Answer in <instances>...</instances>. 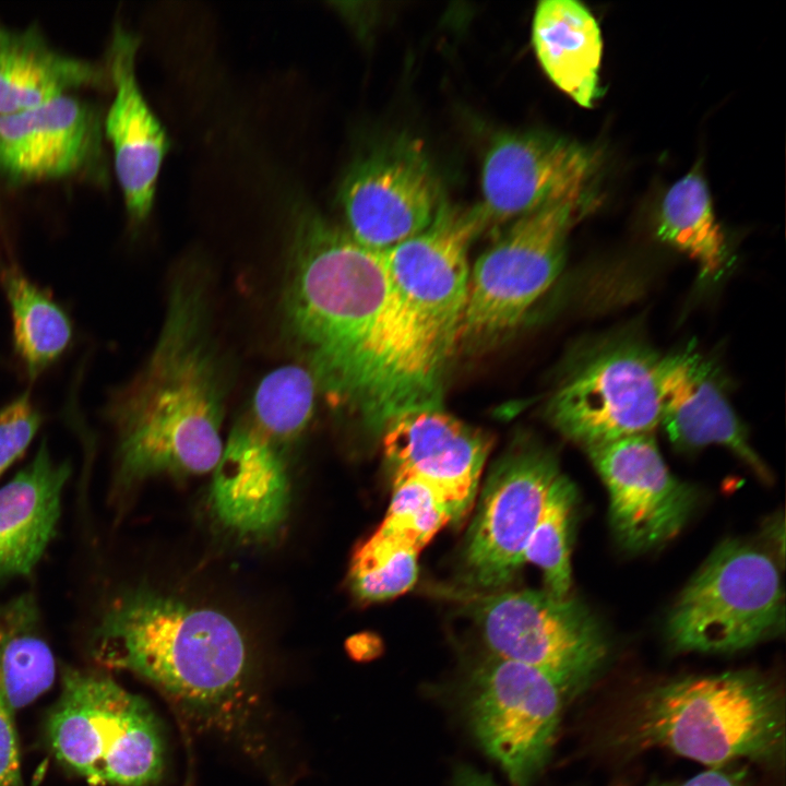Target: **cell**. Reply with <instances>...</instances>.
Returning <instances> with one entry per match:
<instances>
[{"mask_svg": "<svg viewBox=\"0 0 786 786\" xmlns=\"http://www.w3.org/2000/svg\"><path fill=\"white\" fill-rule=\"evenodd\" d=\"M475 603V621L490 654L547 672L571 699L600 672L608 642L579 600L522 590L490 593Z\"/></svg>", "mask_w": 786, "mask_h": 786, "instance_id": "obj_10", "label": "cell"}, {"mask_svg": "<svg viewBox=\"0 0 786 786\" xmlns=\"http://www.w3.org/2000/svg\"><path fill=\"white\" fill-rule=\"evenodd\" d=\"M138 38L117 25L108 51L115 98L105 120L116 175L130 219L141 224L151 212L156 182L168 148L164 128L139 87L134 60Z\"/></svg>", "mask_w": 786, "mask_h": 786, "instance_id": "obj_18", "label": "cell"}, {"mask_svg": "<svg viewBox=\"0 0 786 786\" xmlns=\"http://www.w3.org/2000/svg\"><path fill=\"white\" fill-rule=\"evenodd\" d=\"M592 202L585 189L520 216L476 260L457 348H486L522 324L561 273L568 236Z\"/></svg>", "mask_w": 786, "mask_h": 786, "instance_id": "obj_6", "label": "cell"}, {"mask_svg": "<svg viewBox=\"0 0 786 786\" xmlns=\"http://www.w3.org/2000/svg\"><path fill=\"white\" fill-rule=\"evenodd\" d=\"M570 699L547 672L492 654L463 691L473 737L512 786H532L546 767Z\"/></svg>", "mask_w": 786, "mask_h": 786, "instance_id": "obj_9", "label": "cell"}, {"mask_svg": "<svg viewBox=\"0 0 786 786\" xmlns=\"http://www.w3.org/2000/svg\"><path fill=\"white\" fill-rule=\"evenodd\" d=\"M41 424V412L29 390L0 408V476L24 454Z\"/></svg>", "mask_w": 786, "mask_h": 786, "instance_id": "obj_29", "label": "cell"}, {"mask_svg": "<svg viewBox=\"0 0 786 786\" xmlns=\"http://www.w3.org/2000/svg\"><path fill=\"white\" fill-rule=\"evenodd\" d=\"M56 758L98 786H152L165 747L148 704L100 672L67 668L46 726Z\"/></svg>", "mask_w": 786, "mask_h": 786, "instance_id": "obj_5", "label": "cell"}, {"mask_svg": "<svg viewBox=\"0 0 786 786\" xmlns=\"http://www.w3.org/2000/svg\"><path fill=\"white\" fill-rule=\"evenodd\" d=\"M533 45L550 80L582 107H592L603 41L587 8L573 0L540 1L533 20Z\"/></svg>", "mask_w": 786, "mask_h": 786, "instance_id": "obj_23", "label": "cell"}, {"mask_svg": "<svg viewBox=\"0 0 786 786\" xmlns=\"http://www.w3.org/2000/svg\"><path fill=\"white\" fill-rule=\"evenodd\" d=\"M659 358L636 341L600 346L551 393L547 419L585 450L653 433L660 422Z\"/></svg>", "mask_w": 786, "mask_h": 786, "instance_id": "obj_11", "label": "cell"}, {"mask_svg": "<svg viewBox=\"0 0 786 786\" xmlns=\"http://www.w3.org/2000/svg\"><path fill=\"white\" fill-rule=\"evenodd\" d=\"M283 324L319 392L371 431L398 414L441 405L425 376L384 250L314 213L294 226L281 298Z\"/></svg>", "mask_w": 786, "mask_h": 786, "instance_id": "obj_1", "label": "cell"}, {"mask_svg": "<svg viewBox=\"0 0 786 786\" xmlns=\"http://www.w3.org/2000/svg\"><path fill=\"white\" fill-rule=\"evenodd\" d=\"M631 741L657 747L712 767L736 760L782 759V692L751 670L689 676L646 691L632 713Z\"/></svg>", "mask_w": 786, "mask_h": 786, "instance_id": "obj_4", "label": "cell"}, {"mask_svg": "<svg viewBox=\"0 0 786 786\" xmlns=\"http://www.w3.org/2000/svg\"><path fill=\"white\" fill-rule=\"evenodd\" d=\"M559 475L555 457L529 442L514 445L498 462L463 550V577L472 588L495 593L515 576Z\"/></svg>", "mask_w": 786, "mask_h": 786, "instance_id": "obj_12", "label": "cell"}, {"mask_svg": "<svg viewBox=\"0 0 786 786\" xmlns=\"http://www.w3.org/2000/svg\"><path fill=\"white\" fill-rule=\"evenodd\" d=\"M658 393L659 425L676 446H726L761 478H770L716 373L700 354L687 348L659 358Z\"/></svg>", "mask_w": 786, "mask_h": 786, "instance_id": "obj_20", "label": "cell"}, {"mask_svg": "<svg viewBox=\"0 0 786 786\" xmlns=\"http://www.w3.org/2000/svg\"><path fill=\"white\" fill-rule=\"evenodd\" d=\"M4 618V606L0 603V638ZM13 712L0 691V786H22L20 757Z\"/></svg>", "mask_w": 786, "mask_h": 786, "instance_id": "obj_30", "label": "cell"}, {"mask_svg": "<svg viewBox=\"0 0 786 786\" xmlns=\"http://www.w3.org/2000/svg\"><path fill=\"white\" fill-rule=\"evenodd\" d=\"M485 229L480 204L462 207L444 201L427 228L384 250L422 371L441 392L467 301L468 248Z\"/></svg>", "mask_w": 786, "mask_h": 786, "instance_id": "obj_7", "label": "cell"}, {"mask_svg": "<svg viewBox=\"0 0 786 786\" xmlns=\"http://www.w3.org/2000/svg\"><path fill=\"white\" fill-rule=\"evenodd\" d=\"M421 548L380 527L355 550L349 569L355 594L367 602L393 598L409 591L418 575Z\"/></svg>", "mask_w": 786, "mask_h": 786, "instance_id": "obj_26", "label": "cell"}, {"mask_svg": "<svg viewBox=\"0 0 786 786\" xmlns=\"http://www.w3.org/2000/svg\"><path fill=\"white\" fill-rule=\"evenodd\" d=\"M91 648L99 664L138 675L203 729L235 735L255 710L247 641L218 610L126 590L106 606Z\"/></svg>", "mask_w": 786, "mask_h": 786, "instance_id": "obj_3", "label": "cell"}, {"mask_svg": "<svg viewBox=\"0 0 786 786\" xmlns=\"http://www.w3.org/2000/svg\"><path fill=\"white\" fill-rule=\"evenodd\" d=\"M454 512L440 492L417 479L393 483V495L380 528L424 548Z\"/></svg>", "mask_w": 786, "mask_h": 786, "instance_id": "obj_28", "label": "cell"}, {"mask_svg": "<svg viewBox=\"0 0 786 786\" xmlns=\"http://www.w3.org/2000/svg\"><path fill=\"white\" fill-rule=\"evenodd\" d=\"M657 235L696 262L703 275L716 276L723 271L727 260L725 238L701 174H687L667 191Z\"/></svg>", "mask_w": 786, "mask_h": 786, "instance_id": "obj_25", "label": "cell"}, {"mask_svg": "<svg viewBox=\"0 0 786 786\" xmlns=\"http://www.w3.org/2000/svg\"><path fill=\"white\" fill-rule=\"evenodd\" d=\"M575 501V487L559 475L523 555L524 563L532 562L543 571L546 591L557 597H567L571 587L570 535Z\"/></svg>", "mask_w": 786, "mask_h": 786, "instance_id": "obj_27", "label": "cell"}, {"mask_svg": "<svg viewBox=\"0 0 786 786\" xmlns=\"http://www.w3.org/2000/svg\"><path fill=\"white\" fill-rule=\"evenodd\" d=\"M210 314L204 272L193 266L177 272L154 347L103 408L116 438L117 489L216 466L229 383Z\"/></svg>", "mask_w": 786, "mask_h": 786, "instance_id": "obj_2", "label": "cell"}, {"mask_svg": "<svg viewBox=\"0 0 786 786\" xmlns=\"http://www.w3.org/2000/svg\"><path fill=\"white\" fill-rule=\"evenodd\" d=\"M393 483L421 480L451 505L460 521L475 497L491 437L445 413L441 405L405 410L382 430Z\"/></svg>", "mask_w": 786, "mask_h": 786, "instance_id": "obj_16", "label": "cell"}, {"mask_svg": "<svg viewBox=\"0 0 786 786\" xmlns=\"http://www.w3.org/2000/svg\"><path fill=\"white\" fill-rule=\"evenodd\" d=\"M290 444L243 412L212 471L209 491L211 512L225 531L261 540L281 529L290 505L285 460Z\"/></svg>", "mask_w": 786, "mask_h": 786, "instance_id": "obj_15", "label": "cell"}, {"mask_svg": "<svg viewBox=\"0 0 786 786\" xmlns=\"http://www.w3.org/2000/svg\"><path fill=\"white\" fill-rule=\"evenodd\" d=\"M609 495L614 535L629 551H644L676 536L698 495L666 466L653 433L586 450Z\"/></svg>", "mask_w": 786, "mask_h": 786, "instance_id": "obj_14", "label": "cell"}, {"mask_svg": "<svg viewBox=\"0 0 786 786\" xmlns=\"http://www.w3.org/2000/svg\"><path fill=\"white\" fill-rule=\"evenodd\" d=\"M108 76L87 60L52 48L34 26L0 24V116L25 110Z\"/></svg>", "mask_w": 786, "mask_h": 786, "instance_id": "obj_22", "label": "cell"}, {"mask_svg": "<svg viewBox=\"0 0 786 786\" xmlns=\"http://www.w3.org/2000/svg\"><path fill=\"white\" fill-rule=\"evenodd\" d=\"M340 200L345 230L381 251L427 228L444 202L433 166L412 141L386 144L354 164Z\"/></svg>", "mask_w": 786, "mask_h": 786, "instance_id": "obj_13", "label": "cell"}, {"mask_svg": "<svg viewBox=\"0 0 786 786\" xmlns=\"http://www.w3.org/2000/svg\"><path fill=\"white\" fill-rule=\"evenodd\" d=\"M783 587L776 563L758 547L722 543L684 587L667 620L678 651L735 653L782 629Z\"/></svg>", "mask_w": 786, "mask_h": 786, "instance_id": "obj_8", "label": "cell"}, {"mask_svg": "<svg viewBox=\"0 0 786 786\" xmlns=\"http://www.w3.org/2000/svg\"><path fill=\"white\" fill-rule=\"evenodd\" d=\"M69 461L56 458L46 440L35 455L0 487V583L33 573L55 538Z\"/></svg>", "mask_w": 786, "mask_h": 786, "instance_id": "obj_21", "label": "cell"}, {"mask_svg": "<svg viewBox=\"0 0 786 786\" xmlns=\"http://www.w3.org/2000/svg\"><path fill=\"white\" fill-rule=\"evenodd\" d=\"M596 168L595 153L574 141L534 131L500 135L483 165L487 226L588 189Z\"/></svg>", "mask_w": 786, "mask_h": 786, "instance_id": "obj_17", "label": "cell"}, {"mask_svg": "<svg viewBox=\"0 0 786 786\" xmlns=\"http://www.w3.org/2000/svg\"><path fill=\"white\" fill-rule=\"evenodd\" d=\"M0 287L10 310L13 352L27 380L35 382L70 347L72 321L63 307L13 262L0 266Z\"/></svg>", "mask_w": 786, "mask_h": 786, "instance_id": "obj_24", "label": "cell"}, {"mask_svg": "<svg viewBox=\"0 0 786 786\" xmlns=\"http://www.w3.org/2000/svg\"><path fill=\"white\" fill-rule=\"evenodd\" d=\"M747 773L729 765L712 767L688 779L664 782L654 786H743Z\"/></svg>", "mask_w": 786, "mask_h": 786, "instance_id": "obj_31", "label": "cell"}, {"mask_svg": "<svg viewBox=\"0 0 786 786\" xmlns=\"http://www.w3.org/2000/svg\"><path fill=\"white\" fill-rule=\"evenodd\" d=\"M100 128L90 105L70 94L0 116V174L14 183L58 179L87 164Z\"/></svg>", "mask_w": 786, "mask_h": 786, "instance_id": "obj_19", "label": "cell"}, {"mask_svg": "<svg viewBox=\"0 0 786 786\" xmlns=\"http://www.w3.org/2000/svg\"><path fill=\"white\" fill-rule=\"evenodd\" d=\"M184 786H192V785L189 782H187Z\"/></svg>", "mask_w": 786, "mask_h": 786, "instance_id": "obj_32", "label": "cell"}]
</instances>
